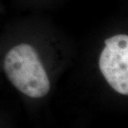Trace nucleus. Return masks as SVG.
<instances>
[{
	"mask_svg": "<svg viewBox=\"0 0 128 128\" xmlns=\"http://www.w3.org/2000/svg\"><path fill=\"white\" fill-rule=\"evenodd\" d=\"M99 68L111 88L128 95V36L118 34L105 40L99 58Z\"/></svg>",
	"mask_w": 128,
	"mask_h": 128,
	"instance_id": "f03ea898",
	"label": "nucleus"
},
{
	"mask_svg": "<svg viewBox=\"0 0 128 128\" xmlns=\"http://www.w3.org/2000/svg\"><path fill=\"white\" fill-rule=\"evenodd\" d=\"M4 68L12 84L32 98H41L50 91V81L34 48L22 43L5 56Z\"/></svg>",
	"mask_w": 128,
	"mask_h": 128,
	"instance_id": "f257e3e1",
	"label": "nucleus"
}]
</instances>
